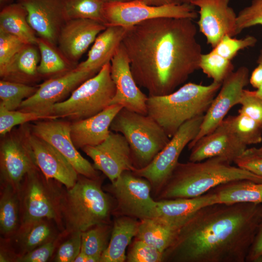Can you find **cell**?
<instances>
[{
  "mask_svg": "<svg viewBox=\"0 0 262 262\" xmlns=\"http://www.w3.org/2000/svg\"><path fill=\"white\" fill-rule=\"evenodd\" d=\"M193 19L160 17L127 28L121 44L138 85L148 96L171 93L199 69L202 48Z\"/></svg>",
  "mask_w": 262,
  "mask_h": 262,
  "instance_id": "6da1fadb",
  "label": "cell"
},
{
  "mask_svg": "<svg viewBox=\"0 0 262 262\" xmlns=\"http://www.w3.org/2000/svg\"><path fill=\"white\" fill-rule=\"evenodd\" d=\"M262 204L216 203L196 211L163 253L164 262H245Z\"/></svg>",
  "mask_w": 262,
  "mask_h": 262,
  "instance_id": "7a4b0ae2",
  "label": "cell"
},
{
  "mask_svg": "<svg viewBox=\"0 0 262 262\" xmlns=\"http://www.w3.org/2000/svg\"><path fill=\"white\" fill-rule=\"evenodd\" d=\"M237 180L262 182V177L233 166L221 157L199 162H178L155 200L195 197L221 184Z\"/></svg>",
  "mask_w": 262,
  "mask_h": 262,
  "instance_id": "3957f363",
  "label": "cell"
},
{
  "mask_svg": "<svg viewBox=\"0 0 262 262\" xmlns=\"http://www.w3.org/2000/svg\"><path fill=\"white\" fill-rule=\"evenodd\" d=\"M102 178L79 175L71 188L64 189L60 212L64 234L83 232L101 223H110L115 207L113 199L101 187Z\"/></svg>",
  "mask_w": 262,
  "mask_h": 262,
  "instance_id": "277c9868",
  "label": "cell"
},
{
  "mask_svg": "<svg viewBox=\"0 0 262 262\" xmlns=\"http://www.w3.org/2000/svg\"><path fill=\"white\" fill-rule=\"evenodd\" d=\"M221 84L188 82L170 94L148 96L147 115L171 138L184 123L205 114Z\"/></svg>",
  "mask_w": 262,
  "mask_h": 262,
  "instance_id": "5b68a950",
  "label": "cell"
},
{
  "mask_svg": "<svg viewBox=\"0 0 262 262\" xmlns=\"http://www.w3.org/2000/svg\"><path fill=\"white\" fill-rule=\"evenodd\" d=\"M110 129L122 134L127 140L136 169L150 164L170 139L150 116L124 108L116 114Z\"/></svg>",
  "mask_w": 262,
  "mask_h": 262,
  "instance_id": "8992f818",
  "label": "cell"
},
{
  "mask_svg": "<svg viewBox=\"0 0 262 262\" xmlns=\"http://www.w3.org/2000/svg\"><path fill=\"white\" fill-rule=\"evenodd\" d=\"M61 185L57 180L46 178L38 168L29 172L19 190L20 225L48 219L63 232L60 205L64 188Z\"/></svg>",
  "mask_w": 262,
  "mask_h": 262,
  "instance_id": "52a82bcc",
  "label": "cell"
},
{
  "mask_svg": "<svg viewBox=\"0 0 262 262\" xmlns=\"http://www.w3.org/2000/svg\"><path fill=\"white\" fill-rule=\"evenodd\" d=\"M115 91L109 62L79 85L67 99L54 105L50 115L72 121L90 117L110 106Z\"/></svg>",
  "mask_w": 262,
  "mask_h": 262,
  "instance_id": "ba28073f",
  "label": "cell"
},
{
  "mask_svg": "<svg viewBox=\"0 0 262 262\" xmlns=\"http://www.w3.org/2000/svg\"><path fill=\"white\" fill-rule=\"evenodd\" d=\"M106 190L115 199L114 212L117 215L128 216L139 220L157 217V202L151 196L149 182L132 171L123 172L106 186Z\"/></svg>",
  "mask_w": 262,
  "mask_h": 262,
  "instance_id": "9c48e42d",
  "label": "cell"
},
{
  "mask_svg": "<svg viewBox=\"0 0 262 262\" xmlns=\"http://www.w3.org/2000/svg\"><path fill=\"white\" fill-rule=\"evenodd\" d=\"M104 24L126 28L141 22L160 17L195 19L198 15L191 4L154 6L136 0L129 2H104L102 8Z\"/></svg>",
  "mask_w": 262,
  "mask_h": 262,
  "instance_id": "30bf717a",
  "label": "cell"
},
{
  "mask_svg": "<svg viewBox=\"0 0 262 262\" xmlns=\"http://www.w3.org/2000/svg\"><path fill=\"white\" fill-rule=\"evenodd\" d=\"M204 115L184 123L150 164L144 168H135L132 171L136 176L144 178L149 182L152 191L156 196L178 163L184 148L197 134Z\"/></svg>",
  "mask_w": 262,
  "mask_h": 262,
  "instance_id": "8fae6325",
  "label": "cell"
},
{
  "mask_svg": "<svg viewBox=\"0 0 262 262\" xmlns=\"http://www.w3.org/2000/svg\"><path fill=\"white\" fill-rule=\"evenodd\" d=\"M29 127H21L5 135L0 145L1 186L9 185L19 191L25 176L38 168L28 139Z\"/></svg>",
  "mask_w": 262,
  "mask_h": 262,
  "instance_id": "7c38bea8",
  "label": "cell"
},
{
  "mask_svg": "<svg viewBox=\"0 0 262 262\" xmlns=\"http://www.w3.org/2000/svg\"><path fill=\"white\" fill-rule=\"evenodd\" d=\"M96 75L77 66L68 72L48 79L40 84L35 93L25 99L18 110L52 116L50 113L54 105L64 100L82 83Z\"/></svg>",
  "mask_w": 262,
  "mask_h": 262,
  "instance_id": "4fadbf2b",
  "label": "cell"
},
{
  "mask_svg": "<svg viewBox=\"0 0 262 262\" xmlns=\"http://www.w3.org/2000/svg\"><path fill=\"white\" fill-rule=\"evenodd\" d=\"M249 77L248 68L242 66L224 80L219 92L204 115L197 134L188 145L189 149L200 138L213 131L233 106L240 104L244 88L249 82Z\"/></svg>",
  "mask_w": 262,
  "mask_h": 262,
  "instance_id": "5bb4252c",
  "label": "cell"
},
{
  "mask_svg": "<svg viewBox=\"0 0 262 262\" xmlns=\"http://www.w3.org/2000/svg\"><path fill=\"white\" fill-rule=\"evenodd\" d=\"M58 119L36 121L31 125L30 130L57 149L79 175L91 179L99 178L98 170L81 155L74 146L70 136L71 122Z\"/></svg>",
  "mask_w": 262,
  "mask_h": 262,
  "instance_id": "9a60e30c",
  "label": "cell"
},
{
  "mask_svg": "<svg viewBox=\"0 0 262 262\" xmlns=\"http://www.w3.org/2000/svg\"><path fill=\"white\" fill-rule=\"evenodd\" d=\"M82 150L93 161V166L114 181L123 172L133 171V163L129 145L121 133L110 131L106 139L94 146H86Z\"/></svg>",
  "mask_w": 262,
  "mask_h": 262,
  "instance_id": "2e32d148",
  "label": "cell"
},
{
  "mask_svg": "<svg viewBox=\"0 0 262 262\" xmlns=\"http://www.w3.org/2000/svg\"><path fill=\"white\" fill-rule=\"evenodd\" d=\"M230 0H195L191 4L199 8V30L207 43L214 48L225 35L238 34L237 15L229 6Z\"/></svg>",
  "mask_w": 262,
  "mask_h": 262,
  "instance_id": "e0dca14e",
  "label": "cell"
},
{
  "mask_svg": "<svg viewBox=\"0 0 262 262\" xmlns=\"http://www.w3.org/2000/svg\"><path fill=\"white\" fill-rule=\"evenodd\" d=\"M111 76L116 88L110 105L147 115L148 97L139 89L132 75L128 57L120 44L110 62Z\"/></svg>",
  "mask_w": 262,
  "mask_h": 262,
  "instance_id": "ac0fdd59",
  "label": "cell"
},
{
  "mask_svg": "<svg viewBox=\"0 0 262 262\" xmlns=\"http://www.w3.org/2000/svg\"><path fill=\"white\" fill-rule=\"evenodd\" d=\"M28 13L27 20L38 37L57 45L60 31L68 20L65 0H17Z\"/></svg>",
  "mask_w": 262,
  "mask_h": 262,
  "instance_id": "d6986e66",
  "label": "cell"
},
{
  "mask_svg": "<svg viewBox=\"0 0 262 262\" xmlns=\"http://www.w3.org/2000/svg\"><path fill=\"white\" fill-rule=\"evenodd\" d=\"M247 148L223 120L212 132L200 138L190 149L189 160L199 162L213 157H221L230 163Z\"/></svg>",
  "mask_w": 262,
  "mask_h": 262,
  "instance_id": "ffe728a7",
  "label": "cell"
},
{
  "mask_svg": "<svg viewBox=\"0 0 262 262\" xmlns=\"http://www.w3.org/2000/svg\"><path fill=\"white\" fill-rule=\"evenodd\" d=\"M28 136L35 163L43 175L67 189L73 187L79 174L68 160L51 145L32 133L29 127Z\"/></svg>",
  "mask_w": 262,
  "mask_h": 262,
  "instance_id": "44dd1931",
  "label": "cell"
},
{
  "mask_svg": "<svg viewBox=\"0 0 262 262\" xmlns=\"http://www.w3.org/2000/svg\"><path fill=\"white\" fill-rule=\"evenodd\" d=\"M106 28L104 24L93 20H68L60 31L57 45L70 61L78 64L82 56Z\"/></svg>",
  "mask_w": 262,
  "mask_h": 262,
  "instance_id": "7402d4cb",
  "label": "cell"
},
{
  "mask_svg": "<svg viewBox=\"0 0 262 262\" xmlns=\"http://www.w3.org/2000/svg\"><path fill=\"white\" fill-rule=\"evenodd\" d=\"M122 108L119 105H111L95 115L71 122L70 136L76 148L94 146L105 140L114 118Z\"/></svg>",
  "mask_w": 262,
  "mask_h": 262,
  "instance_id": "603a6c76",
  "label": "cell"
},
{
  "mask_svg": "<svg viewBox=\"0 0 262 262\" xmlns=\"http://www.w3.org/2000/svg\"><path fill=\"white\" fill-rule=\"evenodd\" d=\"M158 216L161 223L178 231L200 208L218 203L215 194L209 191L195 197L157 200Z\"/></svg>",
  "mask_w": 262,
  "mask_h": 262,
  "instance_id": "cb8c5ba5",
  "label": "cell"
},
{
  "mask_svg": "<svg viewBox=\"0 0 262 262\" xmlns=\"http://www.w3.org/2000/svg\"><path fill=\"white\" fill-rule=\"evenodd\" d=\"M54 224L53 221L48 219L21 224L13 236L4 239L5 244L16 258L57 238L59 236Z\"/></svg>",
  "mask_w": 262,
  "mask_h": 262,
  "instance_id": "d4e9b609",
  "label": "cell"
},
{
  "mask_svg": "<svg viewBox=\"0 0 262 262\" xmlns=\"http://www.w3.org/2000/svg\"><path fill=\"white\" fill-rule=\"evenodd\" d=\"M126 30L121 26L106 27L97 37L87 59L77 66L97 74L105 65L111 62Z\"/></svg>",
  "mask_w": 262,
  "mask_h": 262,
  "instance_id": "484cf974",
  "label": "cell"
},
{
  "mask_svg": "<svg viewBox=\"0 0 262 262\" xmlns=\"http://www.w3.org/2000/svg\"><path fill=\"white\" fill-rule=\"evenodd\" d=\"M40 55L36 44H25L0 71L2 80L30 85L40 79L37 67Z\"/></svg>",
  "mask_w": 262,
  "mask_h": 262,
  "instance_id": "4316f807",
  "label": "cell"
},
{
  "mask_svg": "<svg viewBox=\"0 0 262 262\" xmlns=\"http://www.w3.org/2000/svg\"><path fill=\"white\" fill-rule=\"evenodd\" d=\"M139 220L125 215H117L112 224V230L107 247L102 253L100 262H124L126 261V249L137 234Z\"/></svg>",
  "mask_w": 262,
  "mask_h": 262,
  "instance_id": "83f0119b",
  "label": "cell"
},
{
  "mask_svg": "<svg viewBox=\"0 0 262 262\" xmlns=\"http://www.w3.org/2000/svg\"><path fill=\"white\" fill-rule=\"evenodd\" d=\"M216 196L218 203L262 204V182L237 180L221 184L210 190Z\"/></svg>",
  "mask_w": 262,
  "mask_h": 262,
  "instance_id": "f1b7e54d",
  "label": "cell"
},
{
  "mask_svg": "<svg viewBox=\"0 0 262 262\" xmlns=\"http://www.w3.org/2000/svg\"><path fill=\"white\" fill-rule=\"evenodd\" d=\"M36 44L40 55L37 67L40 78L49 79L61 75L78 65L70 61L57 45L38 36Z\"/></svg>",
  "mask_w": 262,
  "mask_h": 262,
  "instance_id": "f546056e",
  "label": "cell"
},
{
  "mask_svg": "<svg viewBox=\"0 0 262 262\" xmlns=\"http://www.w3.org/2000/svg\"><path fill=\"white\" fill-rule=\"evenodd\" d=\"M27 16L26 9L17 2L3 8L0 12V30L17 37L26 44H36L37 36Z\"/></svg>",
  "mask_w": 262,
  "mask_h": 262,
  "instance_id": "4dcf8cb0",
  "label": "cell"
},
{
  "mask_svg": "<svg viewBox=\"0 0 262 262\" xmlns=\"http://www.w3.org/2000/svg\"><path fill=\"white\" fill-rule=\"evenodd\" d=\"M0 230L4 239L13 236L20 225L19 191L9 185L1 186Z\"/></svg>",
  "mask_w": 262,
  "mask_h": 262,
  "instance_id": "1f68e13d",
  "label": "cell"
},
{
  "mask_svg": "<svg viewBox=\"0 0 262 262\" xmlns=\"http://www.w3.org/2000/svg\"><path fill=\"white\" fill-rule=\"evenodd\" d=\"M177 231H175L157 218L139 220L135 238L144 241L164 253L173 242Z\"/></svg>",
  "mask_w": 262,
  "mask_h": 262,
  "instance_id": "d6a6232c",
  "label": "cell"
},
{
  "mask_svg": "<svg viewBox=\"0 0 262 262\" xmlns=\"http://www.w3.org/2000/svg\"><path fill=\"white\" fill-rule=\"evenodd\" d=\"M231 131L244 144L262 142V124L243 114L229 115L224 119Z\"/></svg>",
  "mask_w": 262,
  "mask_h": 262,
  "instance_id": "836d02e7",
  "label": "cell"
},
{
  "mask_svg": "<svg viewBox=\"0 0 262 262\" xmlns=\"http://www.w3.org/2000/svg\"><path fill=\"white\" fill-rule=\"evenodd\" d=\"M112 230V224L105 223L96 225L82 232L80 252L101 258L108 245Z\"/></svg>",
  "mask_w": 262,
  "mask_h": 262,
  "instance_id": "e575fe53",
  "label": "cell"
},
{
  "mask_svg": "<svg viewBox=\"0 0 262 262\" xmlns=\"http://www.w3.org/2000/svg\"><path fill=\"white\" fill-rule=\"evenodd\" d=\"M36 86L1 79L0 106L9 110H16L22 102L33 95Z\"/></svg>",
  "mask_w": 262,
  "mask_h": 262,
  "instance_id": "d590c367",
  "label": "cell"
},
{
  "mask_svg": "<svg viewBox=\"0 0 262 262\" xmlns=\"http://www.w3.org/2000/svg\"><path fill=\"white\" fill-rule=\"evenodd\" d=\"M65 3L68 20L87 19L104 24L102 0H65Z\"/></svg>",
  "mask_w": 262,
  "mask_h": 262,
  "instance_id": "8d00e7d4",
  "label": "cell"
},
{
  "mask_svg": "<svg viewBox=\"0 0 262 262\" xmlns=\"http://www.w3.org/2000/svg\"><path fill=\"white\" fill-rule=\"evenodd\" d=\"M199 68L213 82L222 83L232 71L234 66L231 60L227 59L213 50L208 53H202Z\"/></svg>",
  "mask_w": 262,
  "mask_h": 262,
  "instance_id": "74e56055",
  "label": "cell"
},
{
  "mask_svg": "<svg viewBox=\"0 0 262 262\" xmlns=\"http://www.w3.org/2000/svg\"><path fill=\"white\" fill-rule=\"evenodd\" d=\"M48 119H57L53 116L45 115L34 112L9 110L0 106V134L3 136L17 125H22L31 121Z\"/></svg>",
  "mask_w": 262,
  "mask_h": 262,
  "instance_id": "f35d334b",
  "label": "cell"
},
{
  "mask_svg": "<svg viewBox=\"0 0 262 262\" xmlns=\"http://www.w3.org/2000/svg\"><path fill=\"white\" fill-rule=\"evenodd\" d=\"M257 42V38L252 35L236 39L227 35L223 37L212 50L224 58L232 61L240 50L254 46Z\"/></svg>",
  "mask_w": 262,
  "mask_h": 262,
  "instance_id": "ab89813d",
  "label": "cell"
},
{
  "mask_svg": "<svg viewBox=\"0 0 262 262\" xmlns=\"http://www.w3.org/2000/svg\"><path fill=\"white\" fill-rule=\"evenodd\" d=\"M163 253L143 241L135 239L126 254L128 262H161Z\"/></svg>",
  "mask_w": 262,
  "mask_h": 262,
  "instance_id": "60d3db41",
  "label": "cell"
},
{
  "mask_svg": "<svg viewBox=\"0 0 262 262\" xmlns=\"http://www.w3.org/2000/svg\"><path fill=\"white\" fill-rule=\"evenodd\" d=\"M256 25H262V0H252L237 15L238 34L245 29Z\"/></svg>",
  "mask_w": 262,
  "mask_h": 262,
  "instance_id": "b9f144b4",
  "label": "cell"
},
{
  "mask_svg": "<svg viewBox=\"0 0 262 262\" xmlns=\"http://www.w3.org/2000/svg\"><path fill=\"white\" fill-rule=\"evenodd\" d=\"M82 232L76 231L68 234V238L58 246L53 261L74 262L81 251Z\"/></svg>",
  "mask_w": 262,
  "mask_h": 262,
  "instance_id": "7bdbcfd3",
  "label": "cell"
},
{
  "mask_svg": "<svg viewBox=\"0 0 262 262\" xmlns=\"http://www.w3.org/2000/svg\"><path fill=\"white\" fill-rule=\"evenodd\" d=\"M25 44L17 37L0 30V71Z\"/></svg>",
  "mask_w": 262,
  "mask_h": 262,
  "instance_id": "ee69618b",
  "label": "cell"
},
{
  "mask_svg": "<svg viewBox=\"0 0 262 262\" xmlns=\"http://www.w3.org/2000/svg\"><path fill=\"white\" fill-rule=\"evenodd\" d=\"M238 114L249 116L262 124V98L256 91L244 89Z\"/></svg>",
  "mask_w": 262,
  "mask_h": 262,
  "instance_id": "f6af8a7d",
  "label": "cell"
},
{
  "mask_svg": "<svg viewBox=\"0 0 262 262\" xmlns=\"http://www.w3.org/2000/svg\"><path fill=\"white\" fill-rule=\"evenodd\" d=\"M59 237L16 257L14 262H46L49 261L55 250Z\"/></svg>",
  "mask_w": 262,
  "mask_h": 262,
  "instance_id": "bcb514c9",
  "label": "cell"
},
{
  "mask_svg": "<svg viewBox=\"0 0 262 262\" xmlns=\"http://www.w3.org/2000/svg\"><path fill=\"white\" fill-rule=\"evenodd\" d=\"M234 163L238 167L262 177V156L256 153L253 147L247 148Z\"/></svg>",
  "mask_w": 262,
  "mask_h": 262,
  "instance_id": "7dc6e473",
  "label": "cell"
},
{
  "mask_svg": "<svg viewBox=\"0 0 262 262\" xmlns=\"http://www.w3.org/2000/svg\"><path fill=\"white\" fill-rule=\"evenodd\" d=\"M261 255H262V222L259 227L246 262H255Z\"/></svg>",
  "mask_w": 262,
  "mask_h": 262,
  "instance_id": "c3c4849f",
  "label": "cell"
},
{
  "mask_svg": "<svg viewBox=\"0 0 262 262\" xmlns=\"http://www.w3.org/2000/svg\"><path fill=\"white\" fill-rule=\"evenodd\" d=\"M258 66L249 77V83L255 88L259 89L262 85V49L257 60Z\"/></svg>",
  "mask_w": 262,
  "mask_h": 262,
  "instance_id": "681fc988",
  "label": "cell"
},
{
  "mask_svg": "<svg viewBox=\"0 0 262 262\" xmlns=\"http://www.w3.org/2000/svg\"><path fill=\"white\" fill-rule=\"evenodd\" d=\"M100 258L88 255L80 252L76 258L74 262H100Z\"/></svg>",
  "mask_w": 262,
  "mask_h": 262,
  "instance_id": "f907efd6",
  "label": "cell"
},
{
  "mask_svg": "<svg viewBox=\"0 0 262 262\" xmlns=\"http://www.w3.org/2000/svg\"><path fill=\"white\" fill-rule=\"evenodd\" d=\"M145 2L150 5L161 6L174 3L173 0H145Z\"/></svg>",
  "mask_w": 262,
  "mask_h": 262,
  "instance_id": "816d5d0a",
  "label": "cell"
},
{
  "mask_svg": "<svg viewBox=\"0 0 262 262\" xmlns=\"http://www.w3.org/2000/svg\"><path fill=\"white\" fill-rule=\"evenodd\" d=\"M14 0H0V10L3 8L14 3Z\"/></svg>",
  "mask_w": 262,
  "mask_h": 262,
  "instance_id": "f5cc1de1",
  "label": "cell"
},
{
  "mask_svg": "<svg viewBox=\"0 0 262 262\" xmlns=\"http://www.w3.org/2000/svg\"><path fill=\"white\" fill-rule=\"evenodd\" d=\"M195 0H173L177 4H191Z\"/></svg>",
  "mask_w": 262,
  "mask_h": 262,
  "instance_id": "db71d44e",
  "label": "cell"
},
{
  "mask_svg": "<svg viewBox=\"0 0 262 262\" xmlns=\"http://www.w3.org/2000/svg\"><path fill=\"white\" fill-rule=\"evenodd\" d=\"M104 2H129L136 0H102ZM141 0L145 2V0Z\"/></svg>",
  "mask_w": 262,
  "mask_h": 262,
  "instance_id": "11a10c76",
  "label": "cell"
},
{
  "mask_svg": "<svg viewBox=\"0 0 262 262\" xmlns=\"http://www.w3.org/2000/svg\"><path fill=\"white\" fill-rule=\"evenodd\" d=\"M253 149L256 153L261 156H262V145L258 148L253 147Z\"/></svg>",
  "mask_w": 262,
  "mask_h": 262,
  "instance_id": "9f6ffc18",
  "label": "cell"
},
{
  "mask_svg": "<svg viewBox=\"0 0 262 262\" xmlns=\"http://www.w3.org/2000/svg\"><path fill=\"white\" fill-rule=\"evenodd\" d=\"M256 92L258 96L262 98V85L259 89L256 90Z\"/></svg>",
  "mask_w": 262,
  "mask_h": 262,
  "instance_id": "6f0895ef",
  "label": "cell"
},
{
  "mask_svg": "<svg viewBox=\"0 0 262 262\" xmlns=\"http://www.w3.org/2000/svg\"><path fill=\"white\" fill-rule=\"evenodd\" d=\"M255 262H262V255L259 257L255 261Z\"/></svg>",
  "mask_w": 262,
  "mask_h": 262,
  "instance_id": "680465c9",
  "label": "cell"
}]
</instances>
